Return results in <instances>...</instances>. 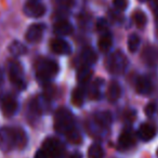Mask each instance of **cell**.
Instances as JSON below:
<instances>
[{
  "mask_svg": "<svg viewBox=\"0 0 158 158\" xmlns=\"http://www.w3.org/2000/svg\"><path fill=\"white\" fill-rule=\"evenodd\" d=\"M54 128L59 133L65 134L67 135L68 133L75 130V123L74 117L70 110L67 108H60L54 116Z\"/></svg>",
  "mask_w": 158,
  "mask_h": 158,
  "instance_id": "6da1fadb",
  "label": "cell"
},
{
  "mask_svg": "<svg viewBox=\"0 0 158 158\" xmlns=\"http://www.w3.org/2000/svg\"><path fill=\"white\" fill-rule=\"evenodd\" d=\"M35 68L39 81H48L49 79L54 77L59 72V66L56 62L50 59H46V57L38 60L36 62Z\"/></svg>",
  "mask_w": 158,
  "mask_h": 158,
  "instance_id": "7a4b0ae2",
  "label": "cell"
},
{
  "mask_svg": "<svg viewBox=\"0 0 158 158\" xmlns=\"http://www.w3.org/2000/svg\"><path fill=\"white\" fill-rule=\"evenodd\" d=\"M128 66V60L121 51L112 53L106 60V67L110 74L121 75L126 72Z\"/></svg>",
  "mask_w": 158,
  "mask_h": 158,
  "instance_id": "3957f363",
  "label": "cell"
},
{
  "mask_svg": "<svg viewBox=\"0 0 158 158\" xmlns=\"http://www.w3.org/2000/svg\"><path fill=\"white\" fill-rule=\"evenodd\" d=\"M15 147V128H0V149L9 152Z\"/></svg>",
  "mask_w": 158,
  "mask_h": 158,
  "instance_id": "277c9868",
  "label": "cell"
},
{
  "mask_svg": "<svg viewBox=\"0 0 158 158\" xmlns=\"http://www.w3.org/2000/svg\"><path fill=\"white\" fill-rule=\"evenodd\" d=\"M9 77L11 80L12 85L16 87L20 90L26 87V82H25L24 75H23V68L21 64L16 61H11L9 64Z\"/></svg>",
  "mask_w": 158,
  "mask_h": 158,
  "instance_id": "5b68a950",
  "label": "cell"
},
{
  "mask_svg": "<svg viewBox=\"0 0 158 158\" xmlns=\"http://www.w3.org/2000/svg\"><path fill=\"white\" fill-rule=\"evenodd\" d=\"M42 149L47 154L48 158H56L63 153L64 146L57 139L49 138L44 141V145H42Z\"/></svg>",
  "mask_w": 158,
  "mask_h": 158,
  "instance_id": "8992f818",
  "label": "cell"
},
{
  "mask_svg": "<svg viewBox=\"0 0 158 158\" xmlns=\"http://www.w3.org/2000/svg\"><path fill=\"white\" fill-rule=\"evenodd\" d=\"M0 107L6 116L10 117L18 110V102L12 94L2 93L0 95Z\"/></svg>",
  "mask_w": 158,
  "mask_h": 158,
  "instance_id": "52a82bcc",
  "label": "cell"
},
{
  "mask_svg": "<svg viewBox=\"0 0 158 158\" xmlns=\"http://www.w3.org/2000/svg\"><path fill=\"white\" fill-rule=\"evenodd\" d=\"M23 11L28 18L38 19L46 13V7L42 3L38 2L37 0H31L24 6Z\"/></svg>",
  "mask_w": 158,
  "mask_h": 158,
  "instance_id": "ba28073f",
  "label": "cell"
},
{
  "mask_svg": "<svg viewBox=\"0 0 158 158\" xmlns=\"http://www.w3.org/2000/svg\"><path fill=\"white\" fill-rule=\"evenodd\" d=\"M135 90L139 94H149L152 92V90H153V85H152L151 79L146 76L138 77L135 81Z\"/></svg>",
  "mask_w": 158,
  "mask_h": 158,
  "instance_id": "9c48e42d",
  "label": "cell"
},
{
  "mask_svg": "<svg viewBox=\"0 0 158 158\" xmlns=\"http://www.w3.org/2000/svg\"><path fill=\"white\" fill-rule=\"evenodd\" d=\"M44 31V24H33L26 31V39L29 42H37L41 39Z\"/></svg>",
  "mask_w": 158,
  "mask_h": 158,
  "instance_id": "30bf717a",
  "label": "cell"
},
{
  "mask_svg": "<svg viewBox=\"0 0 158 158\" xmlns=\"http://www.w3.org/2000/svg\"><path fill=\"white\" fill-rule=\"evenodd\" d=\"M157 133V129L155 126L151 123H142L138 130V136L144 142L151 141Z\"/></svg>",
  "mask_w": 158,
  "mask_h": 158,
  "instance_id": "8fae6325",
  "label": "cell"
},
{
  "mask_svg": "<svg viewBox=\"0 0 158 158\" xmlns=\"http://www.w3.org/2000/svg\"><path fill=\"white\" fill-rule=\"evenodd\" d=\"M51 50L56 54H69L70 53V46L67 41L61 38H55L50 44Z\"/></svg>",
  "mask_w": 158,
  "mask_h": 158,
  "instance_id": "7c38bea8",
  "label": "cell"
},
{
  "mask_svg": "<svg viewBox=\"0 0 158 158\" xmlns=\"http://www.w3.org/2000/svg\"><path fill=\"white\" fill-rule=\"evenodd\" d=\"M135 144V139L130 130H126L119 135L118 139V147L121 149H128Z\"/></svg>",
  "mask_w": 158,
  "mask_h": 158,
  "instance_id": "4fadbf2b",
  "label": "cell"
},
{
  "mask_svg": "<svg viewBox=\"0 0 158 158\" xmlns=\"http://www.w3.org/2000/svg\"><path fill=\"white\" fill-rule=\"evenodd\" d=\"M53 31H54V33L59 36H67L73 33L74 28H73V25L70 24L68 21L61 20L54 24Z\"/></svg>",
  "mask_w": 158,
  "mask_h": 158,
  "instance_id": "5bb4252c",
  "label": "cell"
},
{
  "mask_svg": "<svg viewBox=\"0 0 158 158\" xmlns=\"http://www.w3.org/2000/svg\"><path fill=\"white\" fill-rule=\"evenodd\" d=\"M142 57L148 65H156L158 63V50L154 47H147L143 51Z\"/></svg>",
  "mask_w": 158,
  "mask_h": 158,
  "instance_id": "9a60e30c",
  "label": "cell"
},
{
  "mask_svg": "<svg viewBox=\"0 0 158 158\" xmlns=\"http://www.w3.org/2000/svg\"><path fill=\"white\" fill-rule=\"evenodd\" d=\"M94 120L99 126H101V127H103V128H107V127H110V125L112 123L113 117L110 112L104 110V112H98L97 114L94 115Z\"/></svg>",
  "mask_w": 158,
  "mask_h": 158,
  "instance_id": "2e32d148",
  "label": "cell"
},
{
  "mask_svg": "<svg viewBox=\"0 0 158 158\" xmlns=\"http://www.w3.org/2000/svg\"><path fill=\"white\" fill-rule=\"evenodd\" d=\"M120 94H121L120 86H119L116 81H112L107 88V92H106L108 101L110 102H116L117 100L119 99Z\"/></svg>",
  "mask_w": 158,
  "mask_h": 158,
  "instance_id": "e0dca14e",
  "label": "cell"
},
{
  "mask_svg": "<svg viewBox=\"0 0 158 158\" xmlns=\"http://www.w3.org/2000/svg\"><path fill=\"white\" fill-rule=\"evenodd\" d=\"M80 59H81L82 63L85 64V66H88V65L93 64L95 61H97V54H95V52L92 50V49L86 48L82 50Z\"/></svg>",
  "mask_w": 158,
  "mask_h": 158,
  "instance_id": "ac0fdd59",
  "label": "cell"
},
{
  "mask_svg": "<svg viewBox=\"0 0 158 158\" xmlns=\"http://www.w3.org/2000/svg\"><path fill=\"white\" fill-rule=\"evenodd\" d=\"M99 49L102 52H106L110 49L113 44V38L110 33H104L99 39Z\"/></svg>",
  "mask_w": 158,
  "mask_h": 158,
  "instance_id": "d6986e66",
  "label": "cell"
},
{
  "mask_svg": "<svg viewBox=\"0 0 158 158\" xmlns=\"http://www.w3.org/2000/svg\"><path fill=\"white\" fill-rule=\"evenodd\" d=\"M92 77V72L88 66H81L78 69V74H77V79L80 84H87Z\"/></svg>",
  "mask_w": 158,
  "mask_h": 158,
  "instance_id": "ffe728a7",
  "label": "cell"
},
{
  "mask_svg": "<svg viewBox=\"0 0 158 158\" xmlns=\"http://www.w3.org/2000/svg\"><path fill=\"white\" fill-rule=\"evenodd\" d=\"M85 101V93L80 88L74 89L72 93V102L74 105L76 106H81Z\"/></svg>",
  "mask_w": 158,
  "mask_h": 158,
  "instance_id": "44dd1931",
  "label": "cell"
},
{
  "mask_svg": "<svg viewBox=\"0 0 158 158\" xmlns=\"http://www.w3.org/2000/svg\"><path fill=\"white\" fill-rule=\"evenodd\" d=\"M10 52L12 53L15 56H19V55H22L24 53H26V48L25 46L20 41H13L9 47Z\"/></svg>",
  "mask_w": 158,
  "mask_h": 158,
  "instance_id": "7402d4cb",
  "label": "cell"
},
{
  "mask_svg": "<svg viewBox=\"0 0 158 158\" xmlns=\"http://www.w3.org/2000/svg\"><path fill=\"white\" fill-rule=\"evenodd\" d=\"M140 37L138 35H135V34H132V35H130L129 39H128V49H129L130 52H135L139 49V47H140Z\"/></svg>",
  "mask_w": 158,
  "mask_h": 158,
  "instance_id": "603a6c76",
  "label": "cell"
},
{
  "mask_svg": "<svg viewBox=\"0 0 158 158\" xmlns=\"http://www.w3.org/2000/svg\"><path fill=\"white\" fill-rule=\"evenodd\" d=\"M132 18H133V21H134V23H135V25L138 27H140V28H143L147 22L146 15H145V13H143L142 11H135L133 13V15H132Z\"/></svg>",
  "mask_w": 158,
  "mask_h": 158,
  "instance_id": "cb8c5ba5",
  "label": "cell"
},
{
  "mask_svg": "<svg viewBox=\"0 0 158 158\" xmlns=\"http://www.w3.org/2000/svg\"><path fill=\"white\" fill-rule=\"evenodd\" d=\"M89 158H102L104 155L103 148L99 144H92L89 148Z\"/></svg>",
  "mask_w": 158,
  "mask_h": 158,
  "instance_id": "d4e9b609",
  "label": "cell"
},
{
  "mask_svg": "<svg viewBox=\"0 0 158 158\" xmlns=\"http://www.w3.org/2000/svg\"><path fill=\"white\" fill-rule=\"evenodd\" d=\"M101 80H99V82H94V85L90 88L89 95H90L91 99L98 100L100 98V86H101Z\"/></svg>",
  "mask_w": 158,
  "mask_h": 158,
  "instance_id": "484cf974",
  "label": "cell"
},
{
  "mask_svg": "<svg viewBox=\"0 0 158 158\" xmlns=\"http://www.w3.org/2000/svg\"><path fill=\"white\" fill-rule=\"evenodd\" d=\"M67 139L70 141L72 143H74V144H77V143H80L81 142V135H80V133H79V131L77 129L73 130L70 133H68L67 135Z\"/></svg>",
  "mask_w": 158,
  "mask_h": 158,
  "instance_id": "4316f807",
  "label": "cell"
},
{
  "mask_svg": "<svg viewBox=\"0 0 158 158\" xmlns=\"http://www.w3.org/2000/svg\"><path fill=\"white\" fill-rule=\"evenodd\" d=\"M114 6L117 10H119V11H123V10L127 9L128 1L127 0H114Z\"/></svg>",
  "mask_w": 158,
  "mask_h": 158,
  "instance_id": "83f0119b",
  "label": "cell"
},
{
  "mask_svg": "<svg viewBox=\"0 0 158 158\" xmlns=\"http://www.w3.org/2000/svg\"><path fill=\"white\" fill-rule=\"evenodd\" d=\"M156 112V104L155 103H149L146 105L145 107V114L147 115L148 117H152Z\"/></svg>",
  "mask_w": 158,
  "mask_h": 158,
  "instance_id": "f1b7e54d",
  "label": "cell"
},
{
  "mask_svg": "<svg viewBox=\"0 0 158 158\" xmlns=\"http://www.w3.org/2000/svg\"><path fill=\"white\" fill-rule=\"evenodd\" d=\"M97 28L99 29L100 31H105L106 29H107V22H106L105 20H103V19L99 20L97 23Z\"/></svg>",
  "mask_w": 158,
  "mask_h": 158,
  "instance_id": "f546056e",
  "label": "cell"
},
{
  "mask_svg": "<svg viewBox=\"0 0 158 158\" xmlns=\"http://www.w3.org/2000/svg\"><path fill=\"white\" fill-rule=\"evenodd\" d=\"M34 158H48L47 154L44 153V151L42 148H40L39 151H37V153L35 154V157Z\"/></svg>",
  "mask_w": 158,
  "mask_h": 158,
  "instance_id": "4dcf8cb0",
  "label": "cell"
},
{
  "mask_svg": "<svg viewBox=\"0 0 158 158\" xmlns=\"http://www.w3.org/2000/svg\"><path fill=\"white\" fill-rule=\"evenodd\" d=\"M56 1L60 6H64V7H69L73 2V0H56Z\"/></svg>",
  "mask_w": 158,
  "mask_h": 158,
  "instance_id": "1f68e13d",
  "label": "cell"
},
{
  "mask_svg": "<svg viewBox=\"0 0 158 158\" xmlns=\"http://www.w3.org/2000/svg\"><path fill=\"white\" fill-rule=\"evenodd\" d=\"M70 158H82V155L80 153H74L70 156Z\"/></svg>",
  "mask_w": 158,
  "mask_h": 158,
  "instance_id": "d6a6232c",
  "label": "cell"
},
{
  "mask_svg": "<svg viewBox=\"0 0 158 158\" xmlns=\"http://www.w3.org/2000/svg\"><path fill=\"white\" fill-rule=\"evenodd\" d=\"M155 11H156V18L158 20V0H155Z\"/></svg>",
  "mask_w": 158,
  "mask_h": 158,
  "instance_id": "836d02e7",
  "label": "cell"
},
{
  "mask_svg": "<svg viewBox=\"0 0 158 158\" xmlns=\"http://www.w3.org/2000/svg\"><path fill=\"white\" fill-rule=\"evenodd\" d=\"M2 81H3V75H2V72L0 70V85L2 84Z\"/></svg>",
  "mask_w": 158,
  "mask_h": 158,
  "instance_id": "e575fe53",
  "label": "cell"
},
{
  "mask_svg": "<svg viewBox=\"0 0 158 158\" xmlns=\"http://www.w3.org/2000/svg\"><path fill=\"white\" fill-rule=\"evenodd\" d=\"M140 1H146V0H140Z\"/></svg>",
  "mask_w": 158,
  "mask_h": 158,
  "instance_id": "d590c367",
  "label": "cell"
},
{
  "mask_svg": "<svg viewBox=\"0 0 158 158\" xmlns=\"http://www.w3.org/2000/svg\"><path fill=\"white\" fill-rule=\"evenodd\" d=\"M157 155H158V149H157Z\"/></svg>",
  "mask_w": 158,
  "mask_h": 158,
  "instance_id": "8d00e7d4",
  "label": "cell"
}]
</instances>
